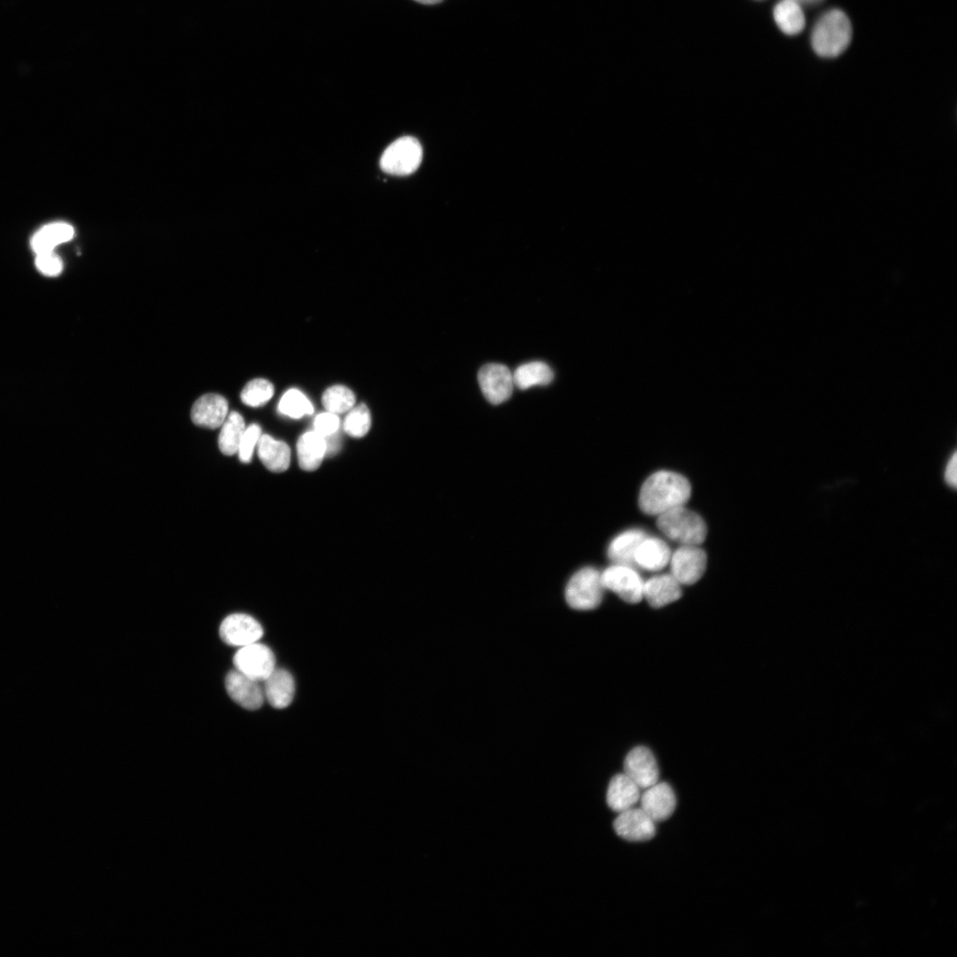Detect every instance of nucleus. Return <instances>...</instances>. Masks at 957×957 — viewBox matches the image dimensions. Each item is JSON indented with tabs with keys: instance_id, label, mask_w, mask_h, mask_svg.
I'll return each mask as SVG.
<instances>
[{
	"instance_id": "f257e3e1",
	"label": "nucleus",
	"mask_w": 957,
	"mask_h": 957,
	"mask_svg": "<svg viewBox=\"0 0 957 957\" xmlns=\"http://www.w3.org/2000/svg\"><path fill=\"white\" fill-rule=\"evenodd\" d=\"M691 486L682 475L660 471L650 475L642 484L639 494L640 509L648 515H660L673 508L683 506L689 499Z\"/></svg>"
},
{
	"instance_id": "f03ea898",
	"label": "nucleus",
	"mask_w": 957,
	"mask_h": 957,
	"mask_svg": "<svg viewBox=\"0 0 957 957\" xmlns=\"http://www.w3.org/2000/svg\"><path fill=\"white\" fill-rule=\"evenodd\" d=\"M852 35V24L847 15L839 9H832L821 15L815 23L811 44L817 55L835 58L846 50Z\"/></svg>"
},
{
	"instance_id": "7ed1b4c3",
	"label": "nucleus",
	"mask_w": 957,
	"mask_h": 957,
	"mask_svg": "<svg viewBox=\"0 0 957 957\" xmlns=\"http://www.w3.org/2000/svg\"><path fill=\"white\" fill-rule=\"evenodd\" d=\"M657 528L668 538L682 545H699L707 533L704 519L684 506L673 508L657 519Z\"/></svg>"
},
{
	"instance_id": "20e7f679",
	"label": "nucleus",
	"mask_w": 957,
	"mask_h": 957,
	"mask_svg": "<svg viewBox=\"0 0 957 957\" xmlns=\"http://www.w3.org/2000/svg\"><path fill=\"white\" fill-rule=\"evenodd\" d=\"M603 590L601 572L595 568L585 567L571 577L566 585L564 595L571 608L589 611L595 609L601 603Z\"/></svg>"
},
{
	"instance_id": "39448f33",
	"label": "nucleus",
	"mask_w": 957,
	"mask_h": 957,
	"mask_svg": "<svg viewBox=\"0 0 957 957\" xmlns=\"http://www.w3.org/2000/svg\"><path fill=\"white\" fill-rule=\"evenodd\" d=\"M423 158V150L417 139L402 136L393 142L380 158V167L387 174L407 175L415 172Z\"/></svg>"
},
{
	"instance_id": "423d86ee",
	"label": "nucleus",
	"mask_w": 957,
	"mask_h": 957,
	"mask_svg": "<svg viewBox=\"0 0 957 957\" xmlns=\"http://www.w3.org/2000/svg\"><path fill=\"white\" fill-rule=\"evenodd\" d=\"M235 669L257 681H264L276 668L275 656L264 644L240 647L233 657Z\"/></svg>"
},
{
	"instance_id": "0eeeda50",
	"label": "nucleus",
	"mask_w": 957,
	"mask_h": 957,
	"mask_svg": "<svg viewBox=\"0 0 957 957\" xmlns=\"http://www.w3.org/2000/svg\"><path fill=\"white\" fill-rule=\"evenodd\" d=\"M604 589L616 593L623 601L637 603L643 597V580L630 566L614 564L601 572Z\"/></svg>"
},
{
	"instance_id": "6e6552de",
	"label": "nucleus",
	"mask_w": 957,
	"mask_h": 957,
	"mask_svg": "<svg viewBox=\"0 0 957 957\" xmlns=\"http://www.w3.org/2000/svg\"><path fill=\"white\" fill-rule=\"evenodd\" d=\"M705 552L696 545H683L670 558L671 574L684 585H692L703 576L706 568Z\"/></svg>"
},
{
	"instance_id": "1a4fd4ad",
	"label": "nucleus",
	"mask_w": 957,
	"mask_h": 957,
	"mask_svg": "<svg viewBox=\"0 0 957 957\" xmlns=\"http://www.w3.org/2000/svg\"><path fill=\"white\" fill-rule=\"evenodd\" d=\"M478 381L486 399L492 404L506 401L513 390V375L500 363H487L478 373Z\"/></svg>"
},
{
	"instance_id": "9d476101",
	"label": "nucleus",
	"mask_w": 957,
	"mask_h": 957,
	"mask_svg": "<svg viewBox=\"0 0 957 957\" xmlns=\"http://www.w3.org/2000/svg\"><path fill=\"white\" fill-rule=\"evenodd\" d=\"M219 633L225 643L243 647L257 642L263 634V629L253 617L234 613L222 620Z\"/></svg>"
},
{
	"instance_id": "9b49d317",
	"label": "nucleus",
	"mask_w": 957,
	"mask_h": 957,
	"mask_svg": "<svg viewBox=\"0 0 957 957\" xmlns=\"http://www.w3.org/2000/svg\"><path fill=\"white\" fill-rule=\"evenodd\" d=\"M624 773L640 789H647L658 782L659 770L652 751L644 746L632 749L624 761Z\"/></svg>"
},
{
	"instance_id": "f8f14e48",
	"label": "nucleus",
	"mask_w": 957,
	"mask_h": 957,
	"mask_svg": "<svg viewBox=\"0 0 957 957\" xmlns=\"http://www.w3.org/2000/svg\"><path fill=\"white\" fill-rule=\"evenodd\" d=\"M613 828L619 836L633 842L650 840L656 832L655 821L641 807H631L619 813L613 821Z\"/></svg>"
},
{
	"instance_id": "ddd939ff",
	"label": "nucleus",
	"mask_w": 957,
	"mask_h": 957,
	"mask_svg": "<svg viewBox=\"0 0 957 957\" xmlns=\"http://www.w3.org/2000/svg\"><path fill=\"white\" fill-rule=\"evenodd\" d=\"M225 688L230 698L248 710L259 709L264 700L260 682L234 669L225 678Z\"/></svg>"
},
{
	"instance_id": "4468645a",
	"label": "nucleus",
	"mask_w": 957,
	"mask_h": 957,
	"mask_svg": "<svg viewBox=\"0 0 957 957\" xmlns=\"http://www.w3.org/2000/svg\"><path fill=\"white\" fill-rule=\"evenodd\" d=\"M641 808L655 821L668 819L676 806V798L666 782H656L645 789L640 797Z\"/></svg>"
},
{
	"instance_id": "2eb2a0df",
	"label": "nucleus",
	"mask_w": 957,
	"mask_h": 957,
	"mask_svg": "<svg viewBox=\"0 0 957 957\" xmlns=\"http://www.w3.org/2000/svg\"><path fill=\"white\" fill-rule=\"evenodd\" d=\"M226 399L217 393H207L199 397L193 404L191 416L198 426L215 429L220 427L229 414Z\"/></svg>"
},
{
	"instance_id": "dca6fc26",
	"label": "nucleus",
	"mask_w": 957,
	"mask_h": 957,
	"mask_svg": "<svg viewBox=\"0 0 957 957\" xmlns=\"http://www.w3.org/2000/svg\"><path fill=\"white\" fill-rule=\"evenodd\" d=\"M681 583L672 574H661L643 582V597L653 608H661L681 598Z\"/></svg>"
},
{
	"instance_id": "f3484780",
	"label": "nucleus",
	"mask_w": 957,
	"mask_h": 957,
	"mask_svg": "<svg viewBox=\"0 0 957 957\" xmlns=\"http://www.w3.org/2000/svg\"><path fill=\"white\" fill-rule=\"evenodd\" d=\"M640 790L625 773L618 774L610 781L606 792L607 804L618 813L634 807L640 800Z\"/></svg>"
},
{
	"instance_id": "a211bd4d",
	"label": "nucleus",
	"mask_w": 957,
	"mask_h": 957,
	"mask_svg": "<svg viewBox=\"0 0 957 957\" xmlns=\"http://www.w3.org/2000/svg\"><path fill=\"white\" fill-rule=\"evenodd\" d=\"M295 690L292 674L284 669H276L264 681V696L275 708L288 706L293 698Z\"/></svg>"
},
{
	"instance_id": "6ab92c4d",
	"label": "nucleus",
	"mask_w": 957,
	"mask_h": 957,
	"mask_svg": "<svg viewBox=\"0 0 957 957\" xmlns=\"http://www.w3.org/2000/svg\"><path fill=\"white\" fill-rule=\"evenodd\" d=\"M257 454L263 465L273 472H283L290 465L291 450L289 446L268 434H261Z\"/></svg>"
},
{
	"instance_id": "aec40b11",
	"label": "nucleus",
	"mask_w": 957,
	"mask_h": 957,
	"mask_svg": "<svg viewBox=\"0 0 957 957\" xmlns=\"http://www.w3.org/2000/svg\"><path fill=\"white\" fill-rule=\"evenodd\" d=\"M297 455L302 470H316L326 456L325 438L314 430L303 433L297 442Z\"/></svg>"
},
{
	"instance_id": "412c9836",
	"label": "nucleus",
	"mask_w": 957,
	"mask_h": 957,
	"mask_svg": "<svg viewBox=\"0 0 957 957\" xmlns=\"http://www.w3.org/2000/svg\"><path fill=\"white\" fill-rule=\"evenodd\" d=\"M668 545L657 538L646 537L638 546L634 555L635 564L649 571H659L670 561Z\"/></svg>"
},
{
	"instance_id": "4be33fe9",
	"label": "nucleus",
	"mask_w": 957,
	"mask_h": 957,
	"mask_svg": "<svg viewBox=\"0 0 957 957\" xmlns=\"http://www.w3.org/2000/svg\"><path fill=\"white\" fill-rule=\"evenodd\" d=\"M647 537L638 529H632L616 536L608 547V556L616 564L631 566L635 564L634 555L640 543Z\"/></svg>"
},
{
	"instance_id": "5701e85b",
	"label": "nucleus",
	"mask_w": 957,
	"mask_h": 957,
	"mask_svg": "<svg viewBox=\"0 0 957 957\" xmlns=\"http://www.w3.org/2000/svg\"><path fill=\"white\" fill-rule=\"evenodd\" d=\"M773 14L776 25L786 35H797L805 27V18L802 6L792 1L782 0L777 3Z\"/></svg>"
},
{
	"instance_id": "b1692460",
	"label": "nucleus",
	"mask_w": 957,
	"mask_h": 957,
	"mask_svg": "<svg viewBox=\"0 0 957 957\" xmlns=\"http://www.w3.org/2000/svg\"><path fill=\"white\" fill-rule=\"evenodd\" d=\"M554 373L543 362H530L517 367L513 374L514 385L521 390L533 385H546L551 383Z\"/></svg>"
},
{
	"instance_id": "393cba45",
	"label": "nucleus",
	"mask_w": 957,
	"mask_h": 957,
	"mask_svg": "<svg viewBox=\"0 0 957 957\" xmlns=\"http://www.w3.org/2000/svg\"><path fill=\"white\" fill-rule=\"evenodd\" d=\"M245 427V420L239 413L233 411L228 414L221 425L218 437L219 449L223 455H233L237 453Z\"/></svg>"
},
{
	"instance_id": "a878e982",
	"label": "nucleus",
	"mask_w": 957,
	"mask_h": 957,
	"mask_svg": "<svg viewBox=\"0 0 957 957\" xmlns=\"http://www.w3.org/2000/svg\"><path fill=\"white\" fill-rule=\"evenodd\" d=\"M322 402L327 411L338 415L348 412L354 406L355 395L348 387L335 385L324 391Z\"/></svg>"
},
{
	"instance_id": "bb28decb",
	"label": "nucleus",
	"mask_w": 957,
	"mask_h": 957,
	"mask_svg": "<svg viewBox=\"0 0 957 957\" xmlns=\"http://www.w3.org/2000/svg\"><path fill=\"white\" fill-rule=\"evenodd\" d=\"M281 414L292 418H300L314 412V407L307 396L298 389H289L278 403Z\"/></svg>"
},
{
	"instance_id": "cd10ccee",
	"label": "nucleus",
	"mask_w": 957,
	"mask_h": 957,
	"mask_svg": "<svg viewBox=\"0 0 957 957\" xmlns=\"http://www.w3.org/2000/svg\"><path fill=\"white\" fill-rule=\"evenodd\" d=\"M371 425V416L368 407L362 403L354 406L346 416L343 422V429L346 433L354 438H361L367 434Z\"/></svg>"
},
{
	"instance_id": "c85d7f7f",
	"label": "nucleus",
	"mask_w": 957,
	"mask_h": 957,
	"mask_svg": "<svg viewBox=\"0 0 957 957\" xmlns=\"http://www.w3.org/2000/svg\"><path fill=\"white\" fill-rule=\"evenodd\" d=\"M274 394L271 382L264 378L249 381L241 393L242 401L250 407H260L267 403Z\"/></svg>"
},
{
	"instance_id": "c756f323",
	"label": "nucleus",
	"mask_w": 957,
	"mask_h": 957,
	"mask_svg": "<svg viewBox=\"0 0 957 957\" xmlns=\"http://www.w3.org/2000/svg\"><path fill=\"white\" fill-rule=\"evenodd\" d=\"M261 427L256 424L246 426L239 442L237 455L244 463H249L261 436Z\"/></svg>"
},
{
	"instance_id": "7c9ffc66",
	"label": "nucleus",
	"mask_w": 957,
	"mask_h": 957,
	"mask_svg": "<svg viewBox=\"0 0 957 957\" xmlns=\"http://www.w3.org/2000/svg\"><path fill=\"white\" fill-rule=\"evenodd\" d=\"M40 230L55 246L67 242L74 234V228L66 222H53L43 226Z\"/></svg>"
},
{
	"instance_id": "2f4dec72",
	"label": "nucleus",
	"mask_w": 957,
	"mask_h": 957,
	"mask_svg": "<svg viewBox=\"0 0 957 957\" xmlns=\"http://www.w3.org/2000/svg\"><path fill=\"white\" fill-rule=\"evenodd\" d=\"M339 426L338 415L329 411L317 415L314 420V431L324 438L338 432Z\"/></svg>"
},
{
	"instance_id": "473e14b6",
	"label": "nucleus",
	"mask_w": 957,
	"mask_h": 957,
	"mask_svg": "<svg viewBox=\"0 0 957 957\" xmlns=\"http://www.w3.org/2000/svg\"><path fill=\"white\" fill-rule=\"evenodd\" d=\"M35 265L41 273L49 276H58L63 268L61 259L53 252L37 254Z\"/></svg>"
},
{
	"instance_id": "72a5a7b5",
	"label": "nucleus",
	"mask_w": 957,
	"mask_h": 957,
	"mask_svg": "<svg viewBox=\"0 0 957 957\" xmlns=\"http://www.w3.org/2000/svg\"><path fill=\"white\" fill-rule=\"evenodd\" d=\"M956 455H957L956 452H953L952 456L949 458V460H948V462H947V463L945 465V471H944V480L950 487H953V488H955L956 484H957V459H956Z\"/></svg>"
},
{
	"instance_id": "f704fd0d",
	"label": "nucleus",
	"mask_w": 957,
	"mask_h": 957,
	"mask_svg": "<svg viewBox=\"0 0 957 957\" xmlns=\"http://www.w3.org/2000/svg\"><path fill=\"white\" fill-rule=\"evenodd\" d=\"M326 441V455H332L338 453L341 447V439L338 432L333 433L328 437H325Z\"/></svg>"
},
{
	"instance_id": "c9c22d12",
	"label": "nucleus",
	"mask_w": 957,
	"mask_h": 957,
	"mask_svg": "<svg viewBox=\"0 0 957 957\" xmlns=\"http://www.w3.org/2000/svg\"><path fill=\"white\" fill-rule=\"evenodd\" d=\"M790 1H792V2L799 4L800 6H802V5L816 4L820 3V2H821L822 0H790Z\"/></svg>"
},
{
	"instance_id": "e433bc0d",
	"label": "nucleus",
	"mask_w": 957,
	"mask_h": 957,
	"mask_svg": "<svg viewBox=\"0 0 957 957\" xmlns=\"http://www.w3.org/2000/svg\"><path fill=\"white\" fill-rule=\"evenodd\" d=\"M414 1L418 2L420 4H439V3L442 2L443 0H414Z\"/></svg>"
}]
</instances>
